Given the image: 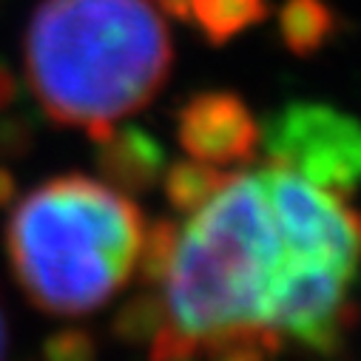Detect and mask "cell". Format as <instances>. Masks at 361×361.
<instances>
[{"mask_svg":"<svg viewBox=\"0 0 361 361\" xmlns=\"http://www.w3.org/2000/svg\"><path fill=\"white\" fill-rule=\"evenodd\" d=\"M288 250L262 176L231 173L176 228L154 288L148 361H276L270 307Z\"/></svg>","mask_w":361,"mask_h":361,"instance_id":"cell-1","label":"cell"},{"mask_svg":"<svg viewBox=\"0 0 361 361\" xmlns=\"http://www.w3.org/2000/svg\"><path fill=\"white\" fill-rule=\"evenodd\" d=\"M23 54L43 114L94 145L157 97L173 63L154 0H40Z\"/></svg>","mask_w":361,"mask_h":361,"instance_id":"cell-2","label":"cell"},{"mask_svg":"<svg viewBox=\"0 0 361 361\" xmlns=\"http://www.w3.org/2000/svg\"><path fill=\"white\" fill-rule=\"evenodd\" d=\"M145 216L131 197L82 173L26 194L6 222V253L26 299L49 316H85L137 274Z\"/></svg>","mask_w":361,"mask_h":361,"instance_id":"cell-3","label":"cell"},{"mask_svg":"<svg viewBox=\"0 0 361 361\" xmlns=\"http://www.w3.org/2000/svg\"><path fill=\"white\" fill-rule=\"evenodd\" d=\"M288 253L350 279L361 274V211L344 194L313 185L296 171L270 162L259 168Z\"/></svg>","mask_w":361,"mask_h":361,"instance_id":"cell-4","label":"cell"},{"mask_svg":"<svg viewBox=\"0 0 361 361\" xmlns=\"http://www.w3.org/2000/svg\"><path fill=\"white\" fill-rule=\"evenodd\" d=\"M270 162H279L313 185L355 194L361 185V120L324 103H290L262 128Z\"/></svg>","mask_w":361,"mask_h":361,"instance_id":"cell-5","label":"cell"},{"mask_svg":"<svg viewBox=\"0 0 361 361\" xmlns=\"http://www.w3.org/2000/svg\"><path fill=\"white\" fill-rule=\"evenodd\" d=\"M176 140L205 165L247 162L262 145V126L233 92H202L176 111Z\"/></svg>","mask_w":361,"mask_h":361,"instance_id":"cell-6","label":"cell"},{"mask_svg":"<svg viewBox=\"0 0 361 361\" xmlns=\"http://www.w3.org/2000/svg\"><path fill=\"white\" fill-rule=\"evenodd\" d=\"M97 168L106 185L117 188L120 194H142L159 183L168 162L165 148L151 131L123 126L97 142Z\"/></svg>","mask_w":361,"mask_h":361,"instance_id":"cell-7","label":"cell"},{"mask_svg":"<svg viewBox=\"0 0 361 361\" xmlns=\"http://www.w3.org/2000/svg\"><path fill=\"white\" fill-rule=\"evenodd\" d=\"M336 32V15L324 0H288L279 12V35L290 54L313 57Z\"/></svg>","mask_w":361,"mask_h":361,"instance_id":"cell-8","label":"cell"},{"mask_svg":"<svg viewBox=\"0 0 361 361\" xmlns=\"http://www.w3.org/2000/svg\"><path fill=\"white\" fill-rule=\"evenodd\" d=\"M267 18V0H191V18L202 37L222 46Z\"/></svg>","mask_w":361,"mask_h":361,"instance_id":"cell-9","label":"cell"},{"mask_svg":"<svg viewBox=\"0 0 361 361\" xmlns=\"http://www.w3.org/2000/svg\"><path fill=\"white\" fill-rule=\"evenodd\" d=\"M162 185H165V197L173 205L176 214H194L200 205H205L231 176L225 171H219L216 165H205L200 159H185V162H173L165 168L162 173Z\"/></svg>","mask_w":361,"mask_h":361,"instance_id":"cell-10","label":"cell"},{"mask_svg":"<svg viewBox=\"0 0 361 361\" xmlns=\"http://www.w3.org/2000/svg\"><path fill=\"white\" fill-rule=\"evenodd\" d=\"M29 145H32V123L26 117L0 123V154L23 157L29 151Z\"/></svg>","mask_w":361,"mask_h":361,"instance_id":"cell-11","label":"cell"},{"mask_svg":"<svg viewBox=\"0 0 361 361\" xmlns=\"http://www.w3.org/2000/svg\"><path fill=\"white\" fill-rule=\"evenodd\" d=\"M15 100H18V80L4 63H0V111H6Z\"/></svg>","mask_w":361,"mask_h":361,"instance_id":"cell-12","label":"cell"},{"mask_svg":"<svg viewBox=\"0 0 361 361\" xmlns=\"http://www.w3.org/2000/svg\"><path fill=\"white\" fill-rule=\"evenodd\" d=\"M154 6L176 20H188L191 18V0H154Z\"/></svg>","mask_w":361,"mask_h":361,"instance_id":"cell-13","label":"cell"},{"mask_svg":"<svg viewBox=\"0 0 361 361\" xmlns=\"http://www.w3.org/2000/svg\"><path fill=\"white\" fill-rule=\"evenodd\" d=\"M15 197H18V179H15V173L6 171V168H0V208L12 205Z\"/></svg>","mask_w":361,"mask_h":361,"instance_id":"cell-14","label":"cell"},{"mask_svg":"<svg viewBox=\"0 0 361 361\" xmlns=\"http://www.w3.org/2000/svg\"><path fill=\"white\" fill-rule=\"evenodd\" d=\"M6 350H9V327H6L4 305H0V361H6Z\"/></svg>","mask_w":361,"mask_h":361,"instance_id":"cell-15","label":"cell"}]
</instances>
